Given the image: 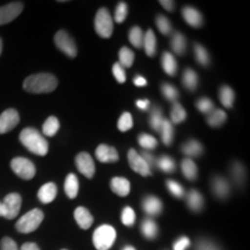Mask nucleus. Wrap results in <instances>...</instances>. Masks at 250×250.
Masks as SVG:
<instances>
[{"mask_svg": "<svg viewBox=\"0 0 250 250\" xmlns=\"http://www.w3.org/2000/svg\"><path fill=\"white\" fill-rule=\"evenodd\" d=\"M219 99H220V102L223 103L224 107L232 108L234 100H235V94L230 87L223 86L219 89Z\"/></svg>", "mask_w": 250, "mask_h": 250, "instance_id": "nucleus-29", "label": "nucleus"}, {"mask_svg": "<svg viewBox=\"0 0 250 250\" xmlns=\"http://www.w3.org/2000/svg\"><path fill=\"white\" fill-rule=\"evenodd\" d=\"M196 107L203 114L208 115L214 109V104L208 98H201L196 102Z\"/></svg>", "mask_w": 250, "mask_h": 250, "instance_id": "nucleus-43", "label": "nucleus"}, {"mask_svg": "<svg viewBox=\"0 0 250 250\" xmlns=\"http://www.w3.org/2000/svg\"><path fill=\"white\" fill-rule=\"evenodd\" d=\"M62 250H65V249H62Z\"/></svg>", "mask_w": 250, "mask_h": 250, "instance_id": "nucleus-59", "label": "nucleus"}, {"mask_svg": "<svg viewBox=\"0 0 250 250\" xmlns=\"http://www.w3.org/2000/svg\"><path fill=\"white\" fill-rule=\"evenodd\" d=\"M116 240V230L110 225H102L93 234V242L98 250H108Z\"/></svg>", "mask_w": 250, "mask_h": 250, "instance_id": "nucleus-3", "label": "nucleus"}, {"mask_svg": "<svg viewBox=\"0 0 250 250\" xmlns=\"http://www.w3.org/2000/svg\"><path fill=\"white\" fill-rule=\"evenodd\" d=\"M76 166L78 170H79L83 176H86L87 179H92L94 174H95V165H94L92 156H90L88 153H79L76 158Z\"/></svg>", "mask_w": 250, "mask_h": 250, "instance_id": "nucleus-11", "label": "nucleus"}, {"mask_svg": "<svg viewBox=\"0 0 250 250\" xmlns=\"http://www.w3.org/2000/svg\"><path fill=\"white\" fill-rule=\"evenodd\" d=\"M110 188L116 195L125 197L130 192V182L124 177H114L110 182Z\"/></svg>", "mask_w": 250, "mask_h": 250, "instance_id": "nucleus-19", "label": "nucleus"}, {"mask_svg": "<svg viewBox=\"0 0 250 250\" xmlns=\"http://www.w3.org/2000/svg\"><path fill=\"white\" fill-rule=\"evenodd\" d=\"M164 115H162V111L160 110V108L154 107L152 109L151 116H149V125L153 130L158 131L160 132L161 130V125L164 123Z\"/></svg>", "mask_w": 250, "mask_h": 250, "instance_id": "nucleus-33", "label": "nucleus"}, {"mask_svg": "<svg viewBox=\"0 0 250 250\" xmlns=\"http://www.w3.org/2000/svg\"><path fill=\"white\" fill-rule=\"evenodd\" d=\"M1 51H2V41L0 39V55H1Z\"/></svg>", "mask_w": 250, "mask_h": 250, "instance_id": "nucleus-58", "label": "nucleus"}, {"mask_svg": "<svg viewBox=\"0 0 250 250\" xmlns=\"http://www.w3.org/2000/svg\"><path fill=\"white\" fill-rule=\"evenodd\" d=\"M20 122L19 112L15 109H7L0 115V134H4L13 130Z\"/></svg>", "mask_w": 250, "mask_h": 250, "instance_id": "nucleus-12", "label": "nucleus"}, {"mask_svg": "<svg viewBox=\"0 0 250 250\" xmlns=\"http://www.w3.org/2000/svg\"><path fill=\"white\" fill-rule=\"evenodd\" d=\"M170 46L176 55H184L187 49V40L183 34L179 33V31H177V33H174L170 39Z\"/></svg>", "mask_w": 250, "mask_h": 250, "instance_id": "nucleus-22", "label": "nucleus"}, {"mask_svg": "<svg viewBox=\"0 0 250 250\" xmlns=\"http://www.w3.org/2000/svg\"><path fill=\"white\" fill-rule=\"evenodd\" d=\"M142 156V158L144 159V161L146 162V164H147V166L149 167V169H153V168H155L156 167V159H155V156L152 154L151 152H148V151H145V152H143V154L140 155Z\"/></svg>", "mask_w": 250, "mask_h": 250, "instance_id": "nucleus-50", "label": "nucleus"}, {"mask_svg": "<svg viewBox=\"0 0 250 250\" xmlns=\"http://www.w3.org/2000/svg\"><path fill=\"white\" fill-rule=\"evenodd\" d=\"M129 40L134 48L140 49L143 48L144 42V33L139 27H132L129 33Z\"/></svg>", "mask_w": 250, "mask_h": 250, "instance_id": "nucleus-35", "label": "nucleus"}, {"mask_svg": "<svg viewBox=\"0 0 250 250\" xmlns=\"http://www.w3.org/2000/svg\"><path fill=\"white\" fill-rule=\"evenodd\" d=\"M182 81H183V85L186 87L187 89L189 90H196L197 86H198V76L192 68H187L186 71L183 72V76H182Z\"/></svg>", "mask_w": 250, "mask_h": 250, "instance_id": "nucleus-27", "label": "nucleus"}, {"mask_svg": "<svg viewBox=\"0 0 250 250\" xmlns=\"http://www.w3.org/2000/svg\"><path fill=\"white\" fill-rule=\"evenodd\" d=\"M138 143L146 151H151V149H154L158 146V140L148 133H140L138 137Z\"/></svg>", "mask_w": 250, "mask_h": 250, "instance_id": "nucleus-36", "label": "nucleus"}, {"mask_svg": "<svg viewBox=\"0 0 250 250\" xmlns=\"http://www.w3.org/2000/svg\"><path fill=\"white\" fill-rule=\"evenodd\" d=\"M123 250H136V249H134L133 247H131V246H127V247H125V248H124Z\"/></svg>", "mask_w": 250, "mask_h": 250, "instance_id": "nucleus-57", "label": "nucleus"}, {"mask_svg": "<svg viewBox=\"0 0 250 250\" xmlns=\"http://www.w3.org/2000/svg\"><path fill=\"white\" fill-rule=\"evenodd\" d=\"M43 218H44L43 212L40 208H34V210L27 212L26 214L19 219L15 227H17L18 232L20 233H31L34 230H36L40 225L42 224Z\"/></svg>", "mask_w": 250, "mask_h": 250, "instance_id": "nucleus-4", "label": "nucleus"}, {"mask_svg": "<svg viewBox=\"0 0 250 250\" xmlns=\"http://www.w3.org/2000/svg\"><path fill=\"white\" fill-rule=\"evenodd\" d=\"M21 204H22V198L17 192L9 193L5 197L4 202H2V206L5 210V217L6 219H14L19 214L21 208Z\"/></svg>", "mask_w": 250, "mask_h": 250, "instance_id": "nucleus-9", "label": "nucleus"}, {"mask_svg": "<svg viewBox=\"0 0 250 250\" xmlns=\"http://www.w3.org/2000/svg\"><path fill=\"white\" fill-rule=\"evenodd\" d=\"M112 74H114L115 79L117 83H123L126 81V73H125V68L121 66L120 62H115L114 66H112Z\"/></svg>", "mask_w": 250, "mask_h": 250, "instance_id": "nucleus-48", "label": "nucleus"}, {"mask_svg": "<svg viewBox=\"0 0 250 250\" xmlns=\"http://www.w3.org/2000/svg\"><path fill=\"white\" fill-rule=\"evenodd\" d=\"M188 205L192 211L199 212L204 206V198H203L202 193L198 192L197 190L192 189L188 193Z\"/></svg>", "mask_w": 250, "mask_h": 250, "instance_id": "nucleus-23", "label": "nucleus"}, {"mask_svg": "<svg viewBox=\"0 0 250 250\" xmlns=\"http://www.w3.org/2000/svg\"><path fill=\"white\" fill-rule=\"evenodd\" d=\"M187 118V111L180 104L179 102H174L173 107L170 110V120L171 124H180Z\"/></svg>", "mask_w": 250, "mask_h": 250, "instance_id": "nucleus-31", "label": "nucleus"}, {"mask_svg": "<svg viewBox=\"0 0 250 250\" xmlns=\"http://www.w3.org/2000/svg\"><path fill=\"white\" fill-rule=\"evenodd\" d=\"M161 65H162V68H164L165 72L168 74V76L174 77L175 74H176L177 62L173 54H170V52L168 51L164 52L161 57Z\"/></svg>", "mask_w": 250, "mask_h": 250, "instance_id": "nucleus-20", "label": "nucleus"}, {"mask_svg": "<svg viewBox=\"0 0 250 250\" xmlns=\"http://www.w3.org/2000/svg\"><path fill=\"white\" fill-rule=\"evenodd\" d=\"M181 149H182L183 154L189 156V159L190 158H196V156L202 155V153H203L202 144L199 142H197V140H195V139L187 142L182 146V148H181Z\"/></svg>", "mask_w": 250, "mask_h": 250, "instance_id": "nucleus-24", "label": "nucleus"}, {"mask_svg": "<svg viewBox=\"0 0 250 250\" xmlns=\"http://www.w3.org/2000/svg\"><path fill=\"white\" fill-rule=\"evenodd\" d=\"M160 4L162 5V7L165 9H167V11L171 12L175 7V2L174 1H169V0H161Z\"/></svg>", "mask_w": 250, "mask_h": 250, "instance_id": "nucleus-53", "label": "nucleus"}, {"mask_svg": "<svg viewBox=\"0 0 250 250\" xmlns=\"http://www.w3.org/2000/svg\"><path fill=\"white\" fill-rule=\"evenodd\" d=\"M133 83L136 86H138V87H143V86H146L147 85V81H146V79L144 77H142V76H137V77H134V79H133Z\"/></svg>", "mask_w": 250, "mask_h": 250, "instance_id": "nucleus-52", "label": "nucleus"}, {"mask_svg": "<svg viewBox=\"0 0 250 250\" xmlns=\"http://www.w3.org/2000/svg\"><path fill=\"white\" fill-rule=\"evenodd\" d=\"M127 15V5L126 2L121 1L120 4L117 5L116 9H115V21L117 23H122L126 19Z\"/></svg>", "mask_w": 250, "mask_h": 250, "instance_id": "nucleus-46", "label": "nucleus"}, {"mask_svg": "<svg viewBox=\"0 0 250 250\" xmlns=\"http://www.w3.org/2000/svg\"><path fill=\"white\" fill-rule=\"evenodd\" d=\"M167 188L169 190L171 195L176 197V198H182L184 196V189L179 182H176L175 180H168L167 181Z\"/></svg>", "mask_w": 250, "mask_h": 250, "instance_id": "nucleus-45", "label": "nucleus"}, {"mask_svg": "<svg viewBox=\"0 0 250 250\" xmlns=\"http://www.w3.org/2000/svg\"><path fill=\"white\" fill-rule=\"evenodd\" d=\"M23 11V4L20 1L9 2V4L0 7V26L7 24L17 19Z\"/></svg>", "mask_w": 250, "mask_h": 250, "instance_id": "nucleus-8", "label": "nucleus"}, {"mask_svg": "<svg viewBox=\"0 0 250 250\" xmlns=\"http://www.w3.org/2000/svg\"><path fill=\"white\" fill-rule=\"evenodd\" d=\"M95 30L98 35L103 39H109L112 35L114 23H112V18L107 8H100L96 13Z\"/></svg>", "mask_w": 250, "mask_h": 250, "instance_id": "nucleus-5", "label": "nucleus"}, {"mask_svg": "<svg viewBox=\"0 0 250 250\" xmlns=\"http://www.w3.org/2000/svg\"><path fill=\"white\" fill-rule=\"evenodd\" d=\"M20 142L28 151L36 155L44 156L49 151L48 142L39 131L33 127H26L21 131Z\"/></svg>", "mask_w": 250, "mask_h": 250, "instance_id": "nucleus-2", "label": "nucleus"}, {"mask_svg": "<svg viewBox=\"0 0 250 250\" xmlns=\"http://www.w3.org/2000/svg\"><path fill=\"white\" fill-rule=\"evenodd\" d=\"M161 92L164 94L165 98L171 102H176L180 95L179 90L175 88L173 85H170V83H164L161 86Z\"/></svg>", "mask_w": 250, "mask_h": 250, "instance_id": "nucleus-40", "label": "nucleus"}, {"mask_svg": "<svg viewBox=\"0 0 250 250\" xmlns=\"http://www.w3.org/2000/svg\"><path fill=\"white\" fill-rule=\"evenodd\" d=\"M127 159H129L131 169L133 171L142 175V176H149V175H152V170L149 169L147 164L144 161V159L140 156L139 153L134 151L133 148H131L129 153H127Z\"/></svg>", "mask_w": 250, "mask_h": 250, "instance_id": "nucleus-10", "label": "nucleus"}, {"mask_svg": "<svg viewBox=\"0 0 250 250\" xmlns=\"http://www.w3.org/2000/svg\"><path fill=\"white\" fill-rule=\"evenodd\" d=\"M182 15L184 20H186V22L189 24V26L195 28L202 27L203 17L201 12L197 11L196 8L191 7V6H186V7L182 8Z\"/></svg>", "mask_w": 250, "mask_h": 250, "instance_id": "nucleus-14", "label": "nucleus"}, {"mask_svg": "<svg viewBox=\"0 0 250 250\" xmlns=\"http://www.w3.org/2000/svg\"><path fill=\"white\" fill-rule=\"evenodd\" d=\"M0 217H5V210L4 206H2V203H0Z\"/></svg>", "mask_w": 250, "mask_h": 250, "instance_id": "nucleus-56", "label": "nucleus"}, {"mask_svg": "<svg viewBox=\"0 0 250 250\" xmlns=\"http://www.w3.org/2000/svg\"><path fill=\"white\" fill-rule=\"evenodd\" d=\"M182 168V173L186 179L189 181H195L197 179V175H198V169H197V166L191 159H184L181 165Z\"/></svg>", "mask_w": 250, "mask_h": 250, "instance_id": "nucleus-28", "label": "nucleus"}, {"mask_svg": "<svg viewBox=\"0 0 250 250\" xmlns=\"http://www.w3.org/2000/svg\"><path fill=\"white\" fill-rule=\"evenodd\" d=\"M143 208L146 213L149 215H158L162 211V203L158 197L155 196H147L143 201Z\"/></svg>", "mask_w": 250, "mask_h": 250, "instance_id": "nucleus-16", "label": "nucleus"}, {"mask_svg": "<svg viewBox=\"0 0 250 250\" xmlns=\"http://www.w3.org/2000/svg\"><path fill=\"white\" fill-rule=\"evenodd\" d=\"M57 78L50 73H39L29 76L23 81L24 90L34 94L51 93L57 88Z\"/></svg>", "mask_w": 250, "mask_h": 250, "instance_id": "nucleus-1", "label": "nucleus"}, {"mask_svg": "<svg viewBox=\"0 0 250 250\" xmlns=\"http://www.w3.org/2000/svg\"><path fill=\"white\" fill-rule=\"evenodd\" d=\"M132 124L133 122H132V117H131L130 112H124V114L121 116L120 121H118V129L125 132V131L130 130L131 127H132Z\"/></svg>", "mask_w": 250, "mask_h": 250, "instance_id": "nucleus-47", "label": "nucleus"}, {"mask_svg": "<svg viewBox=\"0 0 250 250\" xmlns=\"http://www.w3.org/2000/svg\"><path fill=\"white\" fill-rule=\"evenodd\" d=\"M65 193H66L68 198L73 199L76 198L78 192H79V181H78L77 176L74 174H68L65 180L64 184Z\"/></svg>", "mask_w": 250, "mask_h": 250, "instance_id": "nucleus-21", "label": "nucleus"}, {"mask_svg": "<svg viewBox=\"0 0 250 250\" xmlns=\"http://www.w3.org/2000/svg\"><path fill=\"white\" fill-rule=\"evenodd\" d=\"M155 22H156V27H158V29L160 30L161 34H164V35H169L171 33L170 21L168 20L165 15H158V17H156Z\"/></svg>", "mask_w": 250, "mask_h": 250, "instance_id": "nucleus-41", "label": "nucleus"}, {"mask_svg": "<svg viewBox=\"0 0 250 250\" xmlns=\"http://www.w3.org/2000/svg\"><path fill=\"white\" fill-rule=\"evenodd\" d=\"M156 167L165 173H173L176 168V165H175L174 159H171L170 156L162 155L156 160Z\"/></svg>", "mask_w": 250, "mask_h": 250, "instance_id": "nucleus-32", "label": "nucleus"}, {"mask_svg": "<svg viewBox=\"0 0 250 250\" xmlns=\"http://www.w3.org/2000/svg\"><path fill=\"white\" fill-rule=\"evenodd\" d=\"M59 130V121L57 120V117L55 116H50L48 120L44 122L43 124V134L48 137H54L57 131Z\"/></svg>", "mask_w": 250, "mask_h": 250, "instance_id": "nucleus-34", "label": "nucleus"}, {"mask_svg": "<svg viewBox=\"0 0 250 250\" xmlns=\"http://www.w3.org/2000/svg\"><path fill=\"white\" fill-rule=\"evenodd\" d=\"M55 43L61 51L64 52L68 57L74 58L78 55L76 43L72 37L65 30H59L55 35Z\"/></svg>", "mask_w": 250, "mask_h": 250, "instance_id": "nucleus-7", "label": "nucleus"}, {"mask_svg": "<svg viewBox=\"0 0 250 250\" xmlns=\"http://www.w3.org/2000/svg\"><path fill=\"white\" fill-rule=\"evenodd\" d=\"M37 196H39V199L43 204H49V203L54 202L56 196H57V187L52 182L45 183L44 186L40 188Z\"/></svg>", "mask_w": 250, "mask_h": 250, "instance_id": "nucleus-15", "label": "nucleus"}, {"mask_svg": "<svg viewBox=\"0 0 250 250\" xmlns=\"http://www.w3.org/2000/svg\"><path fill=\"white\" fill-rule=\"evenodd\" d=\"M21 250H40L39 246L36 245V243H24V245L21 247Z\"/></svg>", "mask_w": 250, "mask_h": 250, "instance_id": "nucleus-55", "label": "nucleus"}, {"mask_svg": "<svg viewBox=\"0 0 250 250\" xmlns=\"http://www.w3.org/2000/svg\"><path fill=\"white\" fill-rule=\"evenodd\" d=\"M160 132H161L162 142H164L166 146H169L170 144L173 143V138H174V127L169 120H164V123L161 125Z\"/></svg>", "mask_w": 250, "mask_h": 250, "instance_id": "nucleus-30", "label": "nucleus"}, {"mask_svg": "<svg viewBox=\"0 0 250 250\" xmlns=\"http://www.w3.org/2000/svg\"><path fill=\"white\" fill-rule=\"evenodd\" d=\"M195 56L198 64H201L202 66H208L210 64V56H208V50L198 43L195 44Z\"/></svg>", "mask_w": 250, "mask_h": 250, "instance_id": "nucleus-39", "label": "nucleus"}, {"mask_svg": "<svg viewBox=\"0 0 250 250\" xmlns=\"http://www.w3.org/2000/svg\"><path fill=\"white\" fill-rule=\"evenodd\" d=\"M143 46L145 48L146 55L149 57H153L156 54V37L153 33V30L148 29L146 31V34L144 35V42Z\"/></svg>", "mask_w": 250, "mask_h": 250, "instance_id": "nucleus-26", "label": "nucleus"}, {"mask_svg": "<svg viewBox=\"0 0 250 250\" xmlns=\"http://www.w3.org/2000/svg\"><path fill=\"white\" fill-rule=\"evenodd\" d=\"M0 250H19L18 245L11 237H4L0 242Z\"/></svg>", "mask_w": 250, "mask_h": 250, "instance_id": "nucleus-49", "label": "nucleus"}, {"mask_svg": "<svg viewBox=\"0 0 250 250\" xmlns=\"http://www.w3.org/2000/svg\"><path fill=\"white\" fill-rule=\"evenodd\" d=\"M190 247V240L187 236H181L174 243V250H187Z\"/></svg>", "mask_w": 250, "mask_h": 250, "instance_id": "nucleus-51", "label": "nucleus"}, {"mask_svg": "<svg viewBox=\"0 0 250 250\" xmlns=\"http://www.w3.org/2000/svg\"><path fill=\"white\" fill-rule=\"evenodd\" d=\"M232 175H233L234 181L239 184H241L243 182V180H245V176H246L245 167H243L239 161H235L232 165Z\"/></svg>", "mask_w": 250, "mask_h": 250, "instance_id": "nucleus-42", "label": "nucleus"}, {"mask_svg": "<svg viewBox=\"0 0 250 250\" xmlns=\"http://www.w3.org/2000/svg\"><path fill=\"white\" fill-rule=\"evenodd\" d=\"M212 190H213L215 196L224 199L229 193V184L224 177L214 176L212 179Z\"/></svg>", "mask_w": 250, "mask_h": 250, "instance_id": "nucleus-18", "label": "nucleus"}, {"mask_svg": "<svg viewBox=\"0 0 250 250\" xmlns=\"http://www.w3.org/2000/svg\"><path fill=\"white\" fill-rule=\"evenodd\" d=\"M226 120H227L226 112L221 110V109H213V110L208 115L206 122H208V124L212 127H219L226 122Z\"/></svg>", "mask_w": 250, "mask_h": 250, "instance_id": "nucleus-25", "label": "nucleus"}, {"mask_svg": "<svg viewBox=\"0 0 250 250\" xmlns=\"http://www.w3.org/2000/svg\"><path fill=\"white\" fill-rule=\"evenodd\" d=\"M74 218H76L77 224L83 228V229H88V228L93 225V215L90 214V212L87 210L86 208H77L74 211Z\"/></svg>", "mask_w": 250, "mask_h": 250, "instance_id": "nucleus-17", "label": "nucleus"}, {"mask_svg": "<svg viewBox=\"0 0 250 250\" xmlns=\"http://www.w3.org/2000/svg\"><path fill=\"white\" fill-rule=\"evenodd\" d=\"M134 221H136V213L130 206H126L124 208L123 212H122V223H123L125 226L131 227L134 225Z\"/></svg>", "mask_w": 250, "mask_h": 250, "instance_id": "nucleus-44", "label": "nucleus"}, {"mask_svg": "<svg viewBox=\"0 0 250 250\" xmlns=\"http://www.w3.org/2000/svg\"><path fill=\"white\" fill-rule=\"evenodd\" d=\"M137 107H138L140 110H147L149 107V101L148 100H138V101H137Z\"/></svg>", "mask_w": 250, "mask_h": 250, "instance_id": "nucleus-54", "label": "nucleus"}, {"mask_svg": "<svg viewBox=\"0 0 250 250\" xmlns=\"http://www.w3.org/2000/svg\"><path fill=\"white\" fill-rule=\"evenodd\" d=\"M11 168L20 179L31 180L36 174V168L33 162L26 158H14L11 161Z\"/></svg>", "mask_w": 250, "mask_h": 250, "instance_id": "nucleus-6", "label": "nucleus"}, {"mask_svg": "<svg viewBox=\"0 0 250 250\" xmlns=\"http://www.w3.org/2000/svg\"><path fill=\"white\" fill-rule=\"evenodd\" d=\"M133 61H134V54L132 50L126 48V46L122 48L120 51V62H118L121 64V66H123L124 68L131 67L133 64Z\"/></svg>", "mask_w": 250, "mask_h": 250, "instance_id": "nucleus-37", "label": "nucleus"}, {"mask_svg": "<svg viewBox=\"0 0 250 250\" xmlns=\"http://www.w3.org/2000/svg\"><path fill=\"white\" fill-rule=\"evenodd\" d=\"M95 155L98 160L102 164H108V162H116L120 159L116 148L112 146H108L105 144H101L98 146L95 151Z\"/></svg>", "mask_w": 250, "mask_h": 250, "instance_id": "nucleus-13", "label": "nucleus"}, {"mask_svg": "<svg viewBox=\"0 0 250 250\" xmlns=\"http://www.w3.org/2000/svg\"><path fill=\"white\" fill-rule=\"evenodd\" d=\"M142 232L147 239H154L158 234V226L152 219H146L142 224Z\"/></svg>", "mask_w": 250, "mask_h": 250, "instance_id": "nucleus-38", "label": "nucleus"}]
</instances>
